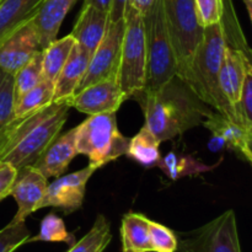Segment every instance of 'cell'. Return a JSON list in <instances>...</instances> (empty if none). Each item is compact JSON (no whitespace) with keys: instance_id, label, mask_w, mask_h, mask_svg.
Instances as JSON below:
<instances>
[{"instance_id":"obj_1","label":"cell","mask_w":252,"mask_h":252,"mask_svg":"<svg viewBox=\"0 0 252 252\" xmlns=\"http://www.w3.org/2000/svg\"><path fill=\"white\" fill-rule=\"evenodd\" d=\"M132 100L142 106L144 126L160 143L202 125L212 111L179 75L157 90L140 91Z\"/></svg>"},{"instance_id":"obj_2","label":"cell","mask_w":252,"mask_h":252,"mask_svg":"<svg viewBox=\"0 0 252 252\" xmlns=\"http://www.w3.org/2000/svg\"><path fill=\"white\" fill-rule=\"evenodd\" d=\"M71 108L68 100L15 118L0 135V161L19 170L33 165L48 145L61 134Z\"/></svg>"},{"instance_id":"obj_3","label":"cell","mask_w":252,"mask_h":252,"mask_svg":"<svg viewBox=\"0 0 252 252\" xmlns=\"http://www.w3.org/2000/svg\"><path fill=\"white\" fill-rule=\"evenodd\" d=\"M225 46V37L220 22L204 27L201 43L182 80L212 110L240 125L235 111L223 95L219 85V73Z\"/></svg>"},{"instance_id":"obj_4","label":"cell","mask_w":252,"mask_h":252,"mask_svg":"<svg viewBox=\"0 0 252 252\" xmlns=\"http://www.w3.org/2000/svg\"><path fill=\"white\" fill-rule=\"evenodd\" d=\"M128 143L118 129L116 112L91 115L75 127L76 152L86 155L95 170L127 154Z\"/></svg>"},{"instance_id":"obj_5","label":"cell","mask_w":252,"mask_h":252,"mask_svg":"<svg viewBox=\"0 0 252 252\" xmlns=\"http://www.w3.org/2000/svg\"><path fill=\"white\" fill-rule=\"evenodd\" d=\"M147 78V36L143 16L130 5L125 12V32L121 44L118 83L126 96H133L143 91Z\"/></svg>"},{"instance_id":"obj_6","label":"cell","mask_w":252,"mask_h":252,"mask_svg":"<svg viewBox=\"0 0 252 252\" xmlns=\"http://www.w3.org/2000/svg\"><path fill=\"white\" fill-rule=\"evenodd\" d=\"M147 36V78L143 91H154L177 75V63L165 22L162 0L143 16Z\"/></svg>"},{"instance_id":"obj_7","label":"cell","mask_w":252,"mask_h":252,"mask_svg":"<svg viewBox=\"0 0 252 252\" xmlns=\"http://www.w3.org/2000/svg\"><path fill=\"white\" fill-rule=\"evenodd\" d=\"M165 22L177 63V75L185 78L203 37L193 0H162Z\"/></svg>"},{"instance_id":"obj_8","label":"cell","mask_w":252,"mask_h":252,"mask_svg":"<svg viewBox=\"0 0 252 252\" xmlns=\"http://www.w3.org/2000/svg\"><path fill=\"white\" fill-rule=\"evenodd\" d=\"M184 252H241L235 212H224L197 230L179 239Z\"/></svg>"},{"instance_id":"obj_9","label":"cell","mask_w":252,"mask_h":252,"mask_svg":"<svg viewBox=\"0 0 252 252\" xmlns=\"http://www.w3.org/2000/svg\"><path fill=\"white\" fill-rule=\"evenodd\" d=\"M123 32H125V17L120 21L108 22L105 36L95 52L91 54L85 75L75 93L98 81L117 78Z\"/></svg>"},{"instance_id":"obj_10","label":"cell","mask_w":252,"mask_h":252,"mask_svg":"<svg viewBox=\"0 0 252 252\" xmlns=\"http://www.w3.org/2000/svg\"><path fill=\"white\" fill-rule=\"evenodd\" d=\"M96 170L93 166H86L79 171L56 177L53 182L48 184L44 197L38 209L53 207L70 214L81 208L86 192V185Z\"/></svg>"},{"instance_id":"obj_11","label":"cell","mask_w":252,"mask_h":252,"mask_svg":"<svg viewBox=\"0 0 252 252\" xmlns=\"http://www.w3.org/2000/svg\"><path fill=\"white\" fill-rule=\"evenodd\" d=\"M39 49L38 33L31 19L0 41V69L15 75Z\"/></svg>"},{"instance_id":"obj_12","label":"cell","mask_w":252,"mask_h":252,"mask_svg":"<svg viewBox=\"0 0 252 252\" xmlns=\"http://www.w3.org/2000/svg\"><path fill=\"white\" fill-rule=\"evenodd\" d=\"M71 107L86 115L117 112L126 101L117 78L107 79L81 89L68 98Z\"/></svg>"},{"instance_id":"obj_13","label":"cell","mask_w":252,"mask_h":252,"mask_svg":"<svg viewBox=\"0 0 252 252\" xmlns=\"http://www.w3.org/2000/svg\"><path fill=\"white\" fill-rule=\"evenodd\" d=\"M48 187V179L43 176L33 165L24 166L16 171L10 196L14 197L17 212L12 220L26 221L27 217L38 211V204Z\"/></svg>"},{"instance_id":"obj_14","label":"cell","mask_w":252,"mask_h":252,"mask_svg":"<svg viewBox=\"0 0 252 252\" xmlns=\"http://www.w3.org/2000/svg\"><path fill=\"white\" fill-rule=\"evenodd\" d=\"M249 71H252L251 53H246L241 49L225 46L220 73H219V85H220L221 93L234 108L235 113L236 107L240 102L244 81Z\"/></svg>"},{"instance_id":"obj_15","label":"cell","mask_w":252,"mask_h":252,"mask_svg":"<svg viewBox=\"0 0 252 252\" xmlns=\"http://www.w3.org/2000/svg\"><path fill=\"white\" fill-rule=\"evenodd\" d=\"M202 125L214 137L220 139L228 149L236 153L241 159L248 162L252 161V132L250 130L245 129L214 110H212L211 113L204 118Z\"/></svg>"},{"instance_id":"obj_16","label":"cell","mask_w":252,"mask_h":252,"mask_svg":"<svg viewBox=\"0 0 252 252\" xmlns=\"http://www.w3.org/2000/svg\"><path fill=\"white\" fill-rule=\"evenodd\" d=\"M76 155L79 154L75 148V128H71L64 134L58 135L48 145L33 166L46 179L59 177L66 171L69 164Z\"/></svg>"},{"instance_id":"obj_17","label":"cell","mask_w":252,"mask_h":252,"mask_svg":"<svg viewBox=\"0 0 252 252\" xmlns=\"http://www.w3.org/2000/svg\"><path fill=\"white\" fill-rule=\"evenodd\" d=\"M108 22V11L93 5H83L70 34L75 39L76 44L91 57L102 41Z\"/></svg>"},{"instance_id":"obj_18","label":"cell","mask_w":252,"mask_h":252,"mask_svg":"<svg viewBox=\"0 0 252 252\" xmlns=\"http://www.w3.org/2000/svg\"><path fill=\"white\" fill-rule=\"evenodd\" d=\"M78 0H43L33 17L41 49L46 48L58 36L64 17Z\"/></svg>"},{"instance_id":"obj_19","label":"cell","mask_w":252,"mask_h":252,"mask_svg":"<svg viewBox=\"0 0 252 252\" xmlns=\"http://www.w3.org/2000/svg\"><path fill=\"white\" fill-rule=\"evenodd\" d=\"M90 54L75 44L68 61L54 80L53 102L68 100L74 95L88 69Z\"/></svg>"},{"instance_id":"obj_20","label":"cell","mask_w":252,"mask_h":252,"mask_svg":"<svg viewBox=\"0 0 252 252\" xmlns=\"http://www.w3.org/2000/svg\"><path fill=\"white\" fill-rule=\"evenodd\" d=\"M150 219L144 214H125L121 224L123 252H152L149 236Z\"/></svg>"},{"instance_id":"obj_21","label":"cell","mask_w":252,"mask_h":252,"mask_svg":"<svg viewBox=\"0 0 252 252\" xmlns=\"http://www.w3.org/2000/svg\"><path fill=\"white\" fill-rule=\"evenodd\" d=\"M43 0H0V41L33 19Z\"/></svg>"},{"instance_id":"obj_22","label":"cell","mask_w":252,"mask_h":252,"mask_svg":"<svg viewBox=\"0 0 252 252\" xmlns=\"http://www.w3.org/2000/svg\"><path fill=\"white\" fill-rule=\"evenodd\" d=\"M160 144L161 143L148 129V127L143 126L134 137L129 138L126 155L144 167L158 166L161 158L159 150Z\"/></svg>"},{"instance_id":"obj_23","label":"cell","mask_w":252,"mask_h":252,"mask_svg":"<svg viewBox=\"0 0 252 252\" xmlns=\"http://www.w3.org/2000/svg\"><path fill=\"white\" fill-rule=\"evenodd\" d=\"M75 44L76 42L73 36L68 34L62 38H56L46 48L42 49V66L44 78L52 81L56 80Z\"/></svg>"},{"instance_id":"obj_24","label":"cell","mask_w":252,"mask_h":252,"mask_svg":"<svg viewBox=\"0 0 252 252\" xmlns=\"http://www.w3.org/2000/svg\"><path fill=\"white\" fill-rule=\"evenodd\" d=\"M53 97L54 81L43 78L36 86L15 101V118H21L51 105L53 102Z\"/></svg>"},{"instance_id":"obj_25","label":"cell","mask_w":252,"mask_h":252,"mask_svg":"<svg viewBox=\"0 0 252 252\" xmlns=\"http://www.w3.org/2000/svg\"><path fill=\"white\" fill-rule=\"evenodd\" d=\"M110 221L105 216L98 214L90 230L79 241H75L66 252H103L111 243Z\"/></svg>"},{"instance_id":"obj_26","label":"cell","mask_w":252,"mask_h":252,"mask_svg":"<svg viewBox=\"0 0 252 252\" xmlns=\"http://www.w3.org/2000/svg\"><path fill=\"white\" fill-rule=\"evenodd\" d=\"M43 66H42V49H39L24 66L19 69L14 75L15 101L24 94L31 90L43 79Z\"/></svg>"},{"instance_id":"obj_27","label":"cell","mask_w":252,"mask_h":252,"mask_svg":"<svg viewBox=\"0 0 252 252\" xmlns=\"http://www.w3.org/2000/svg\"><path fill=\"white\" fill-rule=\"evenodd\" d=\"M34 241H46V243H65L68 245H73L75 243V238L71 233L66 230L63 219L59 218L54 213H49L44 217L39 225V233L33 238H29L27 243Z\"/></svg>"},{"instance_id":"obj_28","label":"cell","mask_w":252,"mask_h":252,"mask_svg":"<svg viewBox=\"0 0 252 252\" xmlns=\"http://www.w3.org/2000/svg\"><path fill=\"white\" fill-rule=\"evenodd\" d=\"M15 120L14 75L0 69V135Z\"/></svg>"},{"instance_id":"obj_29","label":"cell","mask_w":252,"mask_h":252,"mask_svg":"<svg viewBox=\"0 0 252 252\" xmlns=\"http://www.w3.org/2000/svg\"><path fill=\"white\" fill-rule=\"evenodd\" d=\"M158 166L166 172V175L171 179L176 180L180 176H187L191 174H198V172L209 170V167L197 162L193 158L177 157L175 153H170L165 158H160Z\"/></svg>"},{"instance_id":"obj_30","label":"cell","mask_w":252,"mask_h":252,"mask_svg":"<svg viewBox=\"0 0 252 252\" xmlns=\"http://www.w3.org/2000/svg\"><path fill=\"white\" fill-rule=\"evenodd\" d=\"M30 230L26 221L11 220L0 230V252H14L20 246L27 244Z\"/></svg>"},{"instance_id":"obj_31","label":"cell","mask_w":252,"mask_h":252,"mask_svg":"<svg viewBox=\"0 0 252 252\" xmlns=\"http://www.w3.org/2000/svg\"><path fill=\"white\" fill-rule=\"evenodd\" d=\"M149 236L152 252H175L179 246V238L167 226L150 220Z\"/></svg>"},{"instance_id":"obj_32","label":"cell","mask_w":252,"mask_h":252,"mask_svg":"<svg viewBox=\"0 0 252 252\" xmlns=\"http://www.w3.org/2000/svg\"><path fill=\"white\" fill-rule=\"evenodd\" d=\"M198 22L202 27L213 26L220 22L223 12L221 0H193Z\"/></svg>"},{"instance_id":"obj_33","label":"cell","mask_w":252,"mask_h":252,"mask_svg":"<svg viewBox=\"0 0 252 252\" xmlns=\"http://www.w3.org/2000/svg\"><path fill=\"white\" fill-rule=\"evenodd\" d=\"M16 171L14 166L4 161H0V201L10 196Z\"/></svg>"},{"instance_id":"obj_34","label":"cell","mask_w":252,"mask_h":252,"mask_svg":"<svg viewBox=\"0 0 252 252\" xmlns=\"http://www.w3.org/2000/svg\"><path fill=\"white\" fill-rule=\"evenodd\" d=\"M127 4L128 0H112L110 11H108V19H110V22L120 21V20H122L123 17H125Z\"/></svg>"},{"instance_id":"obj_35","label":"cell","mask_w":252,"mask_h":252,"mask_svg":"<svg viewBox=\"0 0 252 252\" xmlns=\"http://www.w3.org/2000/svg\"><path fill=\"white\" fill-rule=\"evenodd\" d=\"M155 1L157 0H128L127 5H130L132 7H134L142 16H144Z\"/></svg>"},{"instance_id":"obj_36","label":"cell","mask_w":252,"mask_h":252,"mask_svg":"<svg viewBox=\"0 0 252 252\" xmlns=\"http://www.w3.org/2000/svg\"><path fill=\"white\" fill-rule=\"evenodd\" d=\"M111 2H112V0H84L83 5H93V6L98 7L101 10H105V11H110Z\"/></svg>"},{"instance_id":"obj_37","label":"cell","mask_w":252,"mask_h":252,"mask_svg":"<svg viewBox=\"0 0 252 252\" xmlns=\"http://www.w3.org/2000/svg\"><path fill=\"white\" fill-rule=\"evenodd\" d=\"M246 5V10L249 12V16L251 17V12H252V0H243Z\"/></svg>"},{"instance_id":"obj_38","label":"cell","mask_w":252,"mask_h":252,"mask_svg":"<svg viewBox=\"0 0 252 252\" xmlns=\"http://www.w3.org/2000/svg\"><path fill=\"white\" fill-rule=\"evenodd\" d=\"M175 252H184V251H181V250H180V249H177V250L175 251Z\"/></svg>"}]
</instances>
